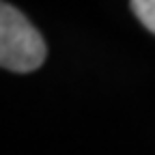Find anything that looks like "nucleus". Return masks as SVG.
I'll use <instances>...</instances> for the list:
<instances>
[{
  "mask_svg": "<svg viewBox=\"0 0 155 155\" xmlns=\"http://www.w3.org/2000/svg\"><path fill=\"white\" fill-rule=\"evenodd\" d=\"M129 7L142 26L155 35V0H129Z\"/></svg>",
  "mask_w": 155,
  "mask_h": 155,
  "instance_id": "nucleus-2",
  "label": "nucleus"
},
{
  "mask_svg": "<svg viewBox=\"0 0 155 155\" xmlns=\"http://www.w3.org/2000/svg\"><path fill=\"white\" fill-rule=\"evenodd\" d=\"M45 41L30 19L13 5H0V65L15 73H28L45 61Z\"/></svg>",
  "mask_w": 155,
  "mask_h": 155,
  "instance_id": "nucleus-1",
  "label": "nucleus"
}]
</instances>
